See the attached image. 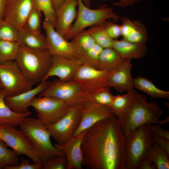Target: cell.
<instances>
[{"label":"cell","instance_id":"obj_1","mask_svg":"<svg viewBox=\"0 0 169 169\" xmlns=\"http://www.w3.org/2000/svg\"><path fill=\"white\" fill-rule=\"evenodd\" d=\"M125 137L115 116L89 129L81 144L83 166L89 169H124Z\"/></svg>","mask_w":169,"mask_h":169},{"label":"cell","instance_id":"obj_2","mask_svg":"<svg viewBox=\"0 0 169 169\" xmlns=\"http://www.w3.org/2000/svg\"><path fill=\"white\" fill-rule=\"evenodd\" d=\"M162 113L156 102H148L145 95L135 90L133 100L128 108L116 118L125 137L143 125H161L159 119Z\"/></svg>","mask_w":169,"mask_h":169},{"label":"cell","instance_id":"obj_3","mask_svg":"<svg viewBox=\"0 0 169 169\" xmlns=\"http://www.w3.org/2000/svg\"><path fill=\"white\" fill-rule=\"evenodd\" d=\"M19 126L43 163L54 156L65 155L52 144L49 130L37 118L28 116Z\"/></svg>","mask_w":169,"mask_h":169},{"label":"cell","instance_id":"obj_4","mask_svg":"<svg viewBox=\"0 0 169 169\" xmlns=\"http://www.w3.org/2000/svg\"><path fill=\"white\" fill-rule=\"evenodd\" d=\"M52 59L47 50L32 49L20 44L14 61L25 77L34 84L42 81Z\"/></svg>","mask_w":169,"mask_h":169},{"label":"cell","instance_id":"obj_5","mask_svg":"<svg viewBox=\"0 0 169 169\" xmlns=\"http://www.w3.org/2000/svg\"><path fill=\"white\" fill-rule=\"evenodd\" d=\"M78 7L75 22L64 37L68 41L87 27L101 23L108 19L117 21L123 18L114 12L113 8L109 7L106 4L101 5L97 9H91L86 6L81 0H78Z\"/></svg>","mask_w":169,"mask_h":169},{"label":"cell","instance_id":"obj_6","mask_svg":"<svg viewBox=\"0 0 169 169\" xmlns=\"http://www.w3.org/2000/svg\"><path fill=\"white\" fill-rule=\"evenodd\" d=\"M125 137L124 169H137L152 143L147 125L140 126Z\"/></svg>","mask_w":169,"mask_h":169},{"label":"cell","instance_id":"obj_7","mask_svg":"<svg viewBox=\"0 0 169 169\" xmlns=\"http://www.w3.org/2000/svg\"><path fill=\"white\" fill-rule=\"evenodd\" d=\"M85 95L81 86L74 81H63L58 79L48 81L46 89L38 96L54 97L64 101L70 107L79 105L86 100Z\"/></svg>","mask_w":169,"mask_h":169},{"label":"cell","instance_id":"obj_8","mask_svg":"<svg viewBox=\"0 0 169 169\" xmlns=\"http://www.w3.org/2000/svg\"><path fill=\"white\" fill-rule=\"evenodd\" d=\"M0 80L6 96L27 91L34 85L25 77L15 61L0 64Z\"/></svg>","mask_w":169,"mask_h":169},{"label":"cell","instance_id":"obj_9","mask_svg":"<svg viewBox=\"0 0 169 169\" xmlns=\"http://www.w3.org/2000/svg\"><path fill=\"white\" fill-rule=\"evenodd\" d=\"M30 106L34 109L37 119L45 125L58 121L66 114L70 107L62 100L48 96L35 97Z\"/></svg>","mask_w":169,"mask_h":169},{"label":"cell","instance_id":"obj_10","mask_svg":"<svg viewBox=\"0 0 169 169\" xmlns=\"http://www.w3.org/2000/svg\"><path fill=\"white\" fill-rule=\"evenodd\" d=\"M81 118L79 105L70 107L66 114L56 122L46 125L51 136L58 144L69 140L78 128Z\"/></svg>","mask_w":169,"mask_h":169},{"label":"cell","instance_id":"obj_11","mask_svg":"<svg viewBox=\"0 0 169 169\" xmlns=\"http://www.w3.org/2000/svg\"><path fill=\"white\" fill-rule=\"evenodd\" d=\"M0 138L18 155L26 156L33 163L42 162L28 139L20 130L8 125H0Z\"/></svg>","mask_w":169,"mask_h":169},{"label":"cell","instance_id":"obj_12","mask_svg":"<svg viewBox=\"0 0 169 169\" xmlns=\"http://www.w3.org/2000/svg\"><path fill=\"white\" fill-rule=\"evenodd\" d=\"M109 74L106 71L82 64L77 69L72 80L81 86L86 95H89L109 87Z\"/></svg>","mask_w":169,"mask_h":169},{"label":"cell","instance_id":"obj_13","mask_svg":"<svg viewBox=\"0 0 169 169\" xmlns=\"http://www.w3.org/2000/svg\"><path fill=\"white\" fill-rule=\"evenodd\" d=\"M43 26L46 38L47 49L52 56H59L73 59H80V56L72 42L65 39L49 22L44 19Z\"/></svg>","mask_w":169,"mask_h":169},{"label":"cell","instance_id":"obj_14","mask_svg":"<svg viewBox=\"0 0 169 169\" xmlns=\"http://www.w3.org/2000/svg\"><path fill=\"white\" fill-rule=\"evenodd\" d=\"M79 106L81 113L79 124L73 137L84 132L98 121L114 116L109 107L86 100Z\"/></svg>","mask_w":169,"mask_h":169},{"label":"cell","instance_id":"obj_15","mask_svg":"<svg viewBox=\"0 0 169 169\" xmlns=\"http://www.w3.org/2000/svg\"><path fill=\"white\" fill-rule=\"evenodd\" d=\"M34 6L33 0H7L4 19L22 29Z\"/></svg>","mask_w":169,"mask_h":169},{"label":"cell","instance_id":"obj_16","mask_svg":"<svg viewBox=\"0 0 169 169\" xmlns=\"http://www.w3.org/2000/svg\"><path fill=\"white\" fill-rule=\"evenodd\" d=\"M82 64L79 59H73L59 56H52V63L42 81L56 76L63 81L72 80L78 67Z\"/></svg>","mask_w":169,"mask_h":169},{"label":"cell","instance_id":"obj_17","mask_svg":"<svg viewBox=\"0 0 169 169\" xmlns=\"http://www.w3.org/2000/svg\"><path fill=\"white\" fill-rule=\"evenodd\" d=\"M87 131L72 137L64 143L54 144L55 146L63 151L67 157L68 161L67 169L83 168V155L81 144Z\"/></svg>","mask_w":169,"mask_h":169},{"label":"cell","instance_id":"obj_18","mask_svg":"<svg viewBox=\"0 0 169 169\" xmlns=\"http://www.w3.org/2000/svg\"><path fill=\"white\" fill-rule=\"evenodd\" d=\"M132 65L131 60H124L122 64L115 71L109 73L107 84L120 92L134 90L133 78L131 73Z\"/></svg>","mask_w":169,"mask_h":169},{"label":"cell","instance_id":"obj_19","mask_svg":"<svg viewBox=\"0 0 169 169\" xmlns=\"http://www.w3.org/2000/svg\"><path fill=\"white\" fill-rule=\"evenodd\" d=\"M48 81H42L35 88L12 96H5V101L8 107L13 111L23 113L27 111L34 97L46 89Z\"/></svg>","mask_w":169,"mask_h":169},{"label":"cell","instance_id":"obj_20","mask_svg":"<svg viewBox=\"0 0 169 169\" xmlns=\"http://www.w3.org/2000/svg\"><path fill=\"white\" fill-rule=\"evenodd\" d=\"M78 5V0H65L55 11L56 25L55 29L63 37L70 30L76 18Z\"/></svg>","mask_w":169,"mask_h":169},{"label":"cell","instance_id":"obj_21","mask_svg":"<svg viewBox=\"0 0 169 169\" xmlns=\"http://www.w3.org/2000/svg\"><path fill=\"white\" fill-rule=\"evenodd\" d=\"M112 48L124 60L141 58L145 55L147 52L146 43H133L123 39L114 40Z\"/></svg>","mask_w":169,"mask_h":169},{"label":"cell","instance_id":"obj_22","mask_svg":"<svg viewBox=\"0 0 169 169\" xmlns=\"http://www.w3.org/2000/svg\"><path fill=\"white\" fill-rule=\"evenodd\" d=\"M6 96L4 90L0 89V125H7L16 128L26 117L31 115L32 112L29 110L23 113L13 111L6 104Z\"/></svg>","mask_w":169,"mask_h":169},{"label":"cell","instance_id":"obj_23","mask_svg":"<svg viewBox=\"0 0 169 169\" xmlns=\"http://www.w3.org/2000/svg\"><path fill=\"white\" fill-rule=\"evenodd\" d=\"M17 41L27 47L38 50H47L46 38L41 32L23 28L18 30Z\"/></svg>","mask_w":169,"mask_h":169},{"label":"cell","instance_id":"obj_24","mask_svg":"<svg viewBox=\"0 0 169 169\" xmlns=\"http://www.w3.org/2000/svg\"><path fill=\"white\" fill-rule=\"evenodd\" d=\"M124 61L113 48H104L100 54L98 69L110 73L118 69Z\"/></svg>","mask_w":169,"mask_h":169},{"label":"cell","instance_id":"obj_25","mask_svg":"<svg viewBox=\"0 0 169 169\" xmlns=\"http://www.w3.org/2000/svg\"><path fill=\"white\" fill-rule=\"evenodd\" d=\"M133 85L134 88L146 93L152 99H169V91L159 89L151 80L144 77L140 75L133 78Z\"/></svg>","mask_w":169,"mask_h":169},{"label":"cell","instance_id":"obj_26","mask_svg":"<svg viewBox=\"0 0 169 169\" xmlns=\"http://www.w3.org/2000/svg\"><path fill=\"white\" fill-rule=\"evenodd\" d=\"M148 161L157 169H169V154L163 148L152 141L146 154Z\"/></svg>","mask_w":169,"mask_h":169},{"label":"cell","instance_id":"obj_27","mask_svg":"<svg viewBox=\"0 0 169 169\" xmlns=\"http://www.w3.org/2000/svg\"><path fill=\"white\" fill-rule=\"evenodd\" d=\"M135 91L128 92L122 95H114L112 102L109 107L114 116L118 117L128 108L133 100Z\"/></svg>","mask_w":169,"mask_h":169},{"label":"cell","instance_id":"obj_28","mask_svg":"<svg viewBox=\"0 0 169 169\" xmlns=\"http://www.w3.org/2000/svg\"><path fill=\"white\" fill-rule=\"evenodd\" d=\"M70 40L77 49L80 58L84 53L96 44L92 36L85 29L77 34Z\"/></svg>","mask_w":169,"mask_h":169},{"label":"cell","instance_id":"obj_29","mask_svg":"<svg viewBox=\"0 0 169 169\" xmlns=\"http://www.w3.org/2000/svg\"><path fill=\"white\" fill-rule=\"evenodd\" d=\"M104 23L90 26L87 31L92 36L96 43L103 49L111 48L114 40L106 33Z\"/></svg>","mask_w":169,"mask_h":169},{"label":"cell","instance_id":"obj_30","mask_svg":"<svg viewBox=\"0 0 169 169\" xmlns=\"http://www.w3.org/2000/svg\"><path fill=\"white\" fill-rule=\"evenodd\" d=\"M20 45L17 41L0 40V64L14 61Z\"/></svg>","mask_w":169,"mask_h":169},{"label":"cell","instance_id":"obj_31","mask_svg":"<svg viewBox=\"0 0 169 169\" xmlns=\"http://www.w3.org/2000/svg\"><path fill=\"white\" fill-rule=\"evenodd\" d=\"M35 7L43 13L44 19L49 22L55 28L56 25L55 10L51 0H33Z\"/></svg>","mask_w":169,"mask_h":169},{"label":"cell","instance_id":"obj_32","mask_svg":"<svg viewBox=\"0 0 169 169\" xmlns=\"http://www.w3.org/2000/svg\"><path fill=\"white\" fill-rule=\"evenodd\" d=\"M20 163L18 155L8 149L3 142H0V169L7 165L17 166Z\"/></svg>","mask_w":169,"mask_h":169},{"label":"cell","instance_id":"obj_33","mask_svg":"<svg viewBox=\"0 0 169 169\" xmlns=\"http://www.w3.org/2000/svg\"><path fill=\"white\" fill-rule=\"evenodd\" d=\"M110 89L107 87L93 94L85 95L86 100L109 107L114 97Z\"/></svg>","mask_w":169,"mask_h":169},{"label":"cell","instance_id":"obj_34","mask_svg":"<svg viewBox=\"0 0 169 169\" xmlns=\"http://www.w3.org/2000/svg\"><path fill=\"white\" fill-rule=\"evenodd\" d=\"M135 28L132 33L123 39L132 43H146L148 38V32L144 26L140 21L134 20Z\"/></svg>","mask_w":169,"mask_h":169},{"label":"cell","instance_id":"obj_35","mask_svg":"<svg viewBox=\"0 0 169 169\" xmlns=\"http://www.w3.org/2000/svg\"><path fill=\"white\" fill-rule=\"evenodd\" d=\"M103 49L96 44L81 56L80 59L82 64L98 69L100 54Z\"/></svg>","mask_w":169,"mask_h":169},{"label":"cell","instance_id":"obj_36","mask_svg":"<svg viewBox=\"0 0 169 169\" xmlns=\"http://www.w3.org/2000/svg\"><path fill=\"white\" fill-rule=\"evenodd\" d=\"M18 30L10 23L3 19L0 21V40L17 41Z\"/></svg>","mask_w":169,"mask_h":169},{"label":"cell","instance_id":"obj_37","mask_svg":"<svg viewBox=\"0 0 169 169\" xmlns=\"http://www.w3.org/2000/svg\"><path fill=\"white\" fill-rule=\"evenodd\" d=\"M42 15V12L34 6L23 28L35 32H41Z\"/></svg>","mask_w":169,"mask_h":169},{"label":"cell","instance_id":"obj_38","mask_svg":"<svg viewBox=\"0 0 169 169\" xmlns=\"http://www.w3.org/2000/svg\"><path fill=\"white\" fill-rule=\"evenodd\" d=\"M68 161L65 155L54 156L43 163L42 169H67Z\"/></svg>","mask_w":169,"mask_h":169},{"label":"cell","instance_id":"obj_39","mask_svg":"<svg viewBox=\"0 0 169 169\" xmlns=\"http://www.w3.org/2000/svg\"><path fill=\"white\" fill-rule=\"evenodd\" d=\"M21 162L17 166L7 165L5 166L4 169H42L43 163L42 162L31 164L27 158H20Z\"/></svg>","mask_w":169,"mask_h":169},{"label":"cell","instance_id":"obj_40","mask_svg":"<svg viewBox=\"0 0 169 169\" xmlns=\"http://www.w3.org/2000/svg\"><path fill=\"white\" fill-rule=\"evenodd\" d=\"M104 23L105 30L112 39H116L121 35L120 25L107 20L105 21Z\"/></svg>","mask_w":169,"mask_h":169},{"label":"cell","instance_id":"obj_41","mask_svg":"<svg viewBox=\"0 0 169 169\" xmlns=\"http://www.w3.org/2000/svg\"><path fill=\"white\" fill-rule=\"evenodd\" d=\"M121 20L122 23L120 25L121 35L124 39L128 37L133 32L135 28V24L134 21H131L126 17H123Z\"/></svg>","mask_w":169,"mask_h":169},{"label":"cell","instance_id":"obj_42","mask_svg":"<svg viewBox=\"0 0 169 169\" xmlns=\"http://www.w3.org/2000/svg\"><path fill=\"white\" fill-rule=\"evenodd\" d=\"M149 131L152 136L164 138L169 140V132L157 124L147 125Z\"/></svg>","mask_w":169,"mask_h":169},{"label":"cell","instance_id":"obj_43","mask_svg":"<svg viewBox=\"0 0 169 169\" xmlns=\"http://www.w3.org/2000/svg\"><path fill=\"white\" fill-rule=\"evenodd\" d=\"M152 141L165 149L169 154V140L158 137L152 136Z\"/></svg>","mask_w":169,"mask_h":169},{"label":"cell","instance_id":"obj_44","mask_svg":"<svg viewBox=\"0 0 169 169\" xmlns=\"http://www.w3.org/2000/svg\"><path fill=\"white\" fill-rule=\"evenodd\" d=\"M155 166L150 162L146 156L143 157L138 163L137 169H156Z\"/></svg>","mask_w":169,"mask_h":169},{"label":"cell","instance_id":"obj_45","mask_svg":"<svg viewBox=\"0 0 169 169\" xmlns=\"http://www.w3.org/2000/svg\"><path fill=\"white\" fill-rule=\"evenodd\" d=\"M107 1L108 0H103ZM141 0H120L113 3V4L115 6L121 8H125L131 6L136 3L140 2Z\"/></svg>","mask_w":169,"mask_h":169},{"label":"cell","instance_id":"obj_46","mask_svg":"<svg viewBox=\"0 0 169 169\" xmlns=\"http://www.w3.org/2000/svg\"><path fill=\"white\" fill-rule=\"evenodd\" d=\"M7 0H0V21L4 19V13Z\"/></svg>","mask_w":169,"mask_h":169},{"label":"cell","instance_id":"obj_47","mask_svg":"<svg viewBox=\"0 0 169 169\" xmlns=\"http://www.w3.org/2000/svg\"><path fill=\"white\" fill-rule=\"evenodd\" d=\"M54 8L56 11L64 3L65 0H51Z\"/></svg>","mask_w":169,"mask_h":169},{"label":"cell","instance_id":"obj_48","mask_svg":"<svg viewBox=\"0 0 169 169\" xmlns=\"http://www.w3.org/2000/svg\"><path fill=\"white\" fill-rule=\"evenodd\" d=\"M84 4L87 7L90 8L91 0H81Z\"/></svg>","mask_w":169,"mask_h":169},{"label":"cell","instance_id":"obj_49","mask_svg":"<svg viewBox=\"0 0 169 169\" xmlns=\"http://www.w3.org/2000/svg\"><path fill=\"white\" fill-rule=\"evenodd\" d=\"M2 88V84L0 80V89Z\"/></svg>","mask_w":169,"mask_h":169},{"label":"cell","instance_id":"obj_50","mask_svg":"<svg viewBox=\"0 0 169 169\" xmlns=\"http://www.w3.org/2000/svg\"><path fill=\"white\" fill-rule=\"evenodd\" d=\"M1 141H2L1 140V139L0 138V142H1Z\"/></svg>","mask_w":169,"mask_h":169}]
</instances>
